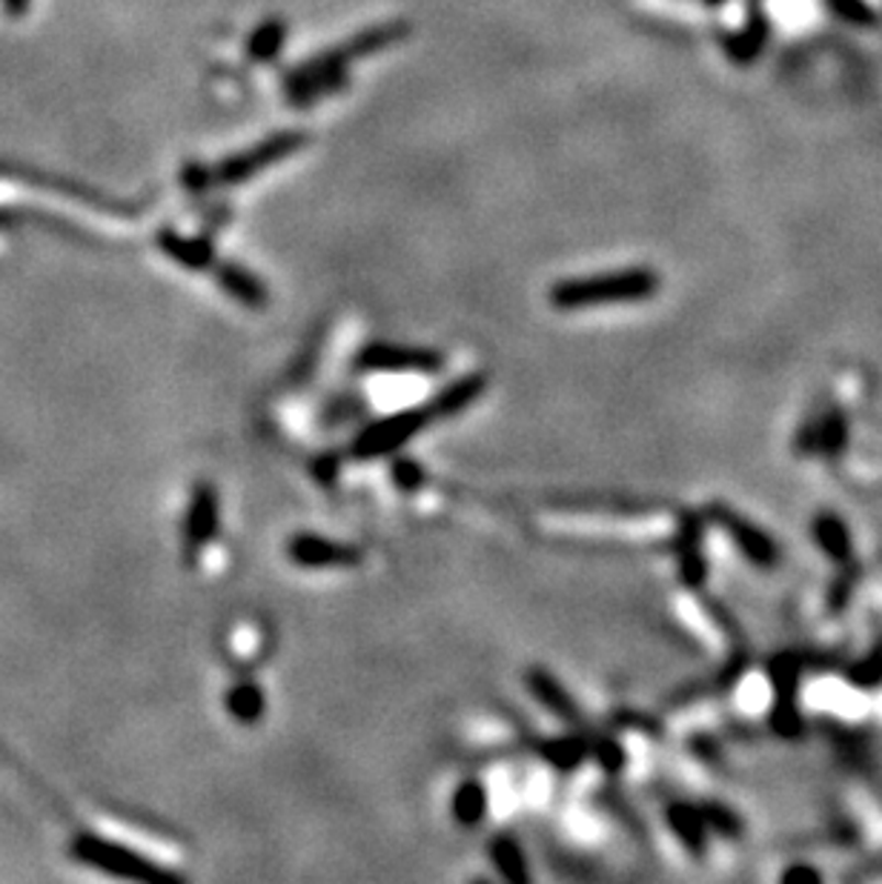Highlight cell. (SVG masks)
Wrapping results in <instances>:
<instances>
[{
  "mask_svg": "<svg viewBox=\"0 0 882 884\" xmlns=\"http://www.w3.org/2000/svg\"><path fill=\"white\" fill-rule=\"evenodd\" d=\"M407 35L404 23H384L376 30H367L361 35L350 37V44H342L336 49L315 55L306 66H299L287 75V98L292 103H313L324 94H333L344 87V66L353 60L372 55V52L387 49L390 44Z\"/></svg>",
  "mask_w": 882,
  "mask_h": 884,
  "instance_id": "1",
  "label": "cell"
},
{
  "mask_svg": "<svg viewBox=\"0 0 882 884\" xmlns=\"http://www.w3.org/2000/svg\"><path fill=\"white\" fill-rule=\"evenodd\" d=\"M659 292V276L648 267L602 272V276L568 278L550 290V304L556 310H584L596 304H630L648 301Z\"/></svg>",
  "mask_w": 882,
  "mask_h": 884,
  "instance_id": "2",
  "label": "cell"
},
{
  "mask_svg": "<svg viewBox=\"0 0 882 884\" xmlns=\"http://www.w3.org/2000/svg\"><path fill=\"white\" fill-rule=\"evenodd\" d=\"M69 853L78 859L80 864L101 870L107 876L115 879H130V882H178V873H169L167 868H158L149 862L146 855L135 853L126 844L103 839L96 833H78L69 844Z\"/></svg>",
  "mask_w": 882,
  "mask_h": 884,
  "instance_id": "3",
  "label": "cell"
},
{
  "mask_svg": "<svg viewBox=\"0 0 882 884\" xmlns=\"http://www.w3.org/2000/svg\"><path fill=\"white\" fill-rule=\"evenodd\" d=\"M433 421L431 410H401L395 415H387V418L376 421L365 433L358 435L353 441V456L367 461V458H381L390 456V452L401 450L410 438H416L427 424Z\"/></svg>",
  "mask_w": 882,
  "mask_h": 884,
  "instance_id": "4",
  "label": "cell"
},
{
  "mask_svg": "<svg viewBox=\"0 0 882 884\" xmlns=\"http://www.w3.org/2000/svg\"><path fill=\"white\" fill-rule=\"evenodd\" d=\"M304 144L306 135H301V132H281V135H272V138L264 141L261 146H256V149H247L244 155H235V158L224 160V164H219L215 169H206V175H210V187H215V183L249 181V178L261 172V169L272 167L278 160L290 158L292 153H299Z\"/></svg>",
  "mask_w": 882,
  "mask_h": 884,
  "instance_id": "5",
  "label": "cell"
},
{
  "mask_svg": "<svg viewBox=\"0 0 882 884\" xmlns=\"http://www.w3.org/2000/svg\"><path fill=\"white\" fill-rule=\"evenodd\" d=\"M705 515L716 524V527L725 529V533L734 538V544L739 547V552H743L745 559L751 561V564H757V567L777 564V559H780V547L773 544V538L768 536L766 529L748 522L745 515L734 513L728 504H707Z\"/></svg>",
  "mask_w": 882,
  "mask_h": 884,
  "instance_id": "6",
  "label": "cell"
},
{
  "mask_svg": "<svg viewBox=\"0 0 882 884\" xmlns=\"http://www.w3.org/2000/svg\"><path fill=\"white\" fill-rule=\"evenodd\" d=\"M356 367L365 372H436L445 367V358L433 349L376 342L358 353Z\"/></svg>",
  "mask_w": 882,
  "mask_h": 884,
  "instance_id": "7",
  "label": "cell"
},
{
  "mask_svg": "<svg viewBox=\"0 0 882 884\" xmlns=\"http://www.w3.org/2000/svg\"><path fill=\"white\" fill-rule=\"evenodd\" d=\"M287 556L299 567H306V570H333V567L358 564V550H353L347 544L333 541V538L310 536V533L292 536L290 544H287Z\"/></svg>",
  "mask_w": 882,
  "mask_h": 884,
  "instance_id": "8",
  "label": "cell"
},
{
  "mask_svg": "<svg viewBox=\"0 0 882 884\" xmlns=\"http://www.w3.org/2000/svg\"><path fill=\"white\" fill-rule=\"evenodd\" d=\"M221 504L219 493L212 484H198L192 493L190 510H187V522H183V538L190 550H201L215 538L219 533Z\"/></svg>",
  "mask_w": 882,
  "mask_h": 884,
  "instance_id": "9",
  "label": "cell"
},
{
  "mask_svg": "<svg viewBox=\"0 0 882 884\" xmlns=\"http://www.w3.org/2000/svg\"><path fill=\"white\" fill-rule=\"evenodd\" d=\"M796 675H800V661L785 656L777 661L773 668V687H777V710H773V727L782 736H800L802 721L800 710L794 704V690H796Z\"/></svg>",
  "mask_w": 882,
  "mask_h": 884,
  "instance_id": "10",
  "label": "cell"
},
{
  "mask_svg": "<svg viewBox=\"0 0 882 884\" xmlns=\"http://www.w3.org/2000/svg\"><path fill=\"white\" fill-rule=\"evenodd\" d=\"M527 690H531L533 696L539 698L542 707L554 713V716L565 718V721H579L577 702L570 698L568 690L561 687L559 679L547 673V670L533 668L531 673H527Z\"/></svg>",
  "mask_w": 882,
  "mask_h": 884,
  "instance_id": "11",
  "label": "cell"
},
{
  "mask_svg": "<svg viewBox=\"0 0 882 884\" xmlns=\"http://www.w3.org/2000/svg\"><path fill=\"white\" fill-rule=\"evenodd\" d=\"M702 522L700 515H688L679 533V570L688 588H700L705 581V561H702Z\"/></svg>",
  "mask_w": 882,
  "mask_h": 884,
  "instance_id": "12",
  "label": "cell"
},
{
  "mask_svg": "<svg viewBox=\"0 0 882 884\" xmlns=\"http://www.w3.org/2000/svg\"><path fill=\"white\" fill-rule=\"evenodd\" d=\"M484 387H488V381H484L481 376H470V378H461V381H453L450 387H445V390L438 392L436 401H433L427 410H431L433 418H453V415L465 413L467 406L473 404L481 392H484Z\"/></svg>",
  "mask_w": 882,
  "mask_h": 884,
  "instance_id": "13",
  "label": "cell"
},
{
  "mask_svg": "<svg viewBox=\"0 0 882 884\" xmlns=\"http://www.w3.org/2000/svg\"><path fill=\"white\" fill-rule=\"evenodd\" d=\"M219 283L224 287L226 295H233L244 306H264L267 298H270L261 278L253 276L249 269L238 267V264H221Z\"/></svg>",
  "mask_w": 882,
  "mask_h": 884,
  "instance_id": "14",
  "label": "cell"
},
{
  "mask_svg": "<svg viewBox=\"0 0 882 884\" xmlns=\"http://www.w3.org/2000/svg\"><path fill=\"white\" fill-rule=\"evenodd\" d=\"M814 538L823 547L834 561L839 564H848L853 556V544H851V529L846 527V522L834 513H819L814 518Z\"/></svg>",
  "mask_w": 882,
  "mask_h": 884,
  "instance_id": "15",
  "label": "cell"
},
{
  "mask_svg": "<svg viewBox=\"0 0 882 884\" xmlns=\"http://www.w3.org/2000/svg\"><path fill=\"white\" fill-rule=\"evenodd\" d=\"M158 247L164 249L172 261H178L187 269H206L212 261H215L212 244L196 238H181V235L169 233V230L158 235Z\"/></svg>",
  "mask_w": 882,
  "mask_h": 884,
  "instance_id": "16",
  "label": "cell"
},
{
  "mask_svg": "<svg viewBox=\"0 0 882 884\" xmlns=\"http://www.w3.org/2000/svg\"><path fill=\"white\" fill-rule=\"evenodd\" d=\"M484 813H488V791H484V784L473 782V779L461 782L456 787V793H453V816H456V821L465 827H473L484 819Z\"/></svg>",
  "mask_w": 882,
  "mask_h": 884,
  "instance_id": "17",
  "label": "cell"
},
{
  "mask_svg": "<svg viewBox=\"0 0 882 884\" xmlns=\"http://www.w3.org/2000/svg\"><path fill=\"white\" fill-rule=\"evenodd\" d=\"M668 821H671L673 833L679 836V841L685 844L691 853H702L705 850V819H702L700 810H693L688 805H673L668 810Z\"/></svg>",
  "mask_w": 882,
  "mask_h": 884,
  "instance_id": "18",
  "label": "cell"
},
{
  "mask_svg": "<svg viewBox=\"0 0 882 884\" xmlns=\"http://www.w3.org/2000/svg\"><path fill=\"white\" fill-rule=\"evenodd\" d=\"M490 859H493L496 870L507 882H527L531 879L525 853H522V848H518V841L513 836H496V841L490 844Z\"/></svg>",
  "mask_w": 882,
  "mask_h": 884,
  "instance_id": "19",
  "label": "cell"
},
{
  "mask_svg": "<svg viewBox=\"0 0 882 884\" xmlns=\"http://www.w3.org/2000/svg\"><path fill=\"white\" fill-rule=\"evenodd\" d=\"M284 44H287V23L278 21V18H270V21H264L261 26L249 35L247 52L249 58L267 64V60H272L278 52L284 49Z\"/></svg>",
  "mask_w": 882,
  "mask_h": 884,
  "instance_id": "20",
  "label": "cell"
},
{
  "mask_svg": "<svg viewBox=\"0 0 882 884\" xmlns=\"http://www.w3.org/2000/svg\"><path fill=\"white\" fill-rule=\"evenodd\" d=\"M226 710L230 716L249 725V721H258L264 716V693L258 684L253 682H241L235 684L230 693H226Z\"/></svg>",
  "mask_w": 882,
  "mask_h": 884,
  "instance_id": "21",
  "label": "cell"
},
{
  "mask_svg": "<svg viewBox=\"0 0 882 884\" xmlns=\"http://www.w3.org/2000/svg\"><path fill=\"white\" fill-rule=\"evenodd\" d=\"M762 44H766V23H762V18H753L748 30L728 37V55L734 58V64H751L762 52Z\"/></svg>",
  "mask_w": 882,
  "mask_h": 884,
  "instance_id": "22",
  "label": "cell"
},
{
  "mask_svg": "<svg viewBox=\"0 0 882 884\" xmlns=\"http://www.w3.org/2000/svg\"><path fill=\"white\" fill-rule=\"evenodd\" d=\"M542 753H545V759L550 761V764H556V768L570 770V768H577L579 761L584 759V753H588V745H584L582 739H573V736H568V739L547 741V745L542 747Z\"/></svg>",
  "mask_w": 882,
  "mask_h": 884,
  "instance_id": "23",
  "label": "cell"
},
{
  "mask_svg": "<svg viewBox=\"0 0 882 884\" xmlns=\"http://www.w3.org/2000/svg\"><path fill=\"white\" fill-rule=\"evenodd\" d=\"M846 441H848L846 418H842L839 410H834V413L825 415L823 427H817V444L823 447L825 456H837V452L846 447Z\"/></svg>",
  "mask_w": 882,
  "mask_h": 884,
  "instance_id": "24",
  "label": "cell"
},
{
  "mask_svg": "<svg viewBox=\"0 0 882 884\" xmlns=\"http://www.w3.org/2000/svg\"><path fill=\"white\" fill-rule=\"evenodd\" d=\"M825 7L846 23H853V26H871L877 21L866 0H825Z\"/></svg>",
  "mask_w": 882,
  "mask_h": 884,
  "instance_id": "25",
  "label": "cell"
},
{
  "mask_svg": "<svg viewBox=\"0 0 882 884\" xmlns=\"http://www.w3.org/2000/svg\"><path fill=\"white\" fill-rule=\"evenodd\" d=\"M702 819H705V825H711L719 836H728V839H734V836L743 833V825H739V819L734 816V813L728 810V807L722 805H705L702 807Z\"/></svg>",
  "mask_w": 882,
  "mask_h": 884,
  "instance_id": "26",
  "label": "cell"
},
{
  "mask_svg": "<svg viewBox=\"0 0 882 884\" xmlns=\"http://www.w3.org/2000/svg\"><path fill=\"white\" fill-rule=\"evenodd\" d=\"M393 481L401 486V490H416V486H422L424 472L416 461H404V458H401V461H395L393 465Z\"/></svg>",
  "mask_w": 882,
  "mask_h": 884,
  "instance_id": "27",
  "label": "cell"
},
{
  "mask_svg": "<svg viewBox=\"0 0 882 884\" xmlns=\"http://www.w3.org/2000/svg\"><path fill=\"white\" fill-rule=\"evenodd\" d=\"M183 187H190L192 192H201V189L210 187V175H206L204 167H187L181 175Z\"/></svg>",
  "mask_w": 882,
  "mask_h": 884,
  "instance_id": "28",
  "label": "cell"
},
{
  "mask_svg": "<svg viewBox=\"0 0 882 884\" xmlns=\"http://www.w3.org/2000/svg\"><path fill=\"white\" fill-rule=\"evenodd\" d=\"M796 879H808V882H819V873L814 868H805V864H800V868H791L782 873V882H796Z\"/></svg>",
  "mask_w": 882,
  "mask_h": 884,
  "instance_id": "29",
  "label": "cell"
},
{
  "mask_svg": "<svg viewBox=\"0 0 882 884\" xmlns=\"http://www.w3.org/2000/svg\"><path fill=\"white\" fill-rule=\"evenodd\" d=\"M0 3H3V9H7L9 18H23L32 7V0H0Z\"/></svg>",
  "mask_w": 882,
  "mask_h": 884,
  "instance_id": "30",
  "label": "cell"
},
{
  "mask_svg": "<svg viewBox=\"0 0 882 884\" xmlns=\"http://www.w3.org/2000/svg\"><path fill=\"white\" fill-rule=\"evenodd\" d=\"M707 7H719V3H725V0H705Z\"/></svg>",
  "mask_w": 882,
  "mask_h": 884,
  "instance_id": "31",
  "label": "cell"
}]
</instances>
